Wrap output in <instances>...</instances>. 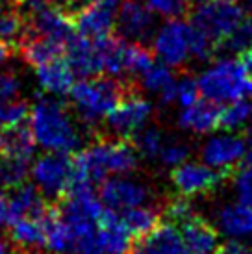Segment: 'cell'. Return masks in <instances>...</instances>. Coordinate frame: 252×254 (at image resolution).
I'll return each instance as SVG.
<instances>
[{
  "label": "cell",
  "instance_id": "26",
  "mask_svg": "<svg viewBox=\"0 0 252 254\" xmlns=\"http://www.w3.org/2000/svg\"><path fill=\"white\" fill-rule=\"evenodd\" d=\"M26 32V21L17 0H0V39L19 45Z\"/></svg>",
  "mask_w": 252,
  "mask_h": 254
},
{
  "label": "cell",
  "instance_id": "16",
  "mask_svg": "<svg viewBox=\"0 0 252 254\" xmlns=\"http://www.w3.org/2000/svg\"><path fill=\"white\" fill-rule=\"evenodd\" d=\"M182 238L188 254H221V236L215 226L200 215L182 223Z\"/></svg>",
  "mask_w": 252,
  "mask_h": 254
},
{
  "label": "cell",
  "instance_id": "45",
  "mask_svg": "<svg viewBox=\"0 0 252 254\" xmlns=\"http://www.w3.org/2000/svg\"><path fill=\"white\" fill-rule=\"evenodd\" d=\"M245 2H247V4H249V6L252 7V0H245Z\"/></svg>",
  "mask_w": 252,
  "mask_h": 254
},
{
  "label": "cell",
  "instance_id": "3",
  "mask_svg": "<svg viewBox=\"0 0 252 254\" xmlns=\"http://www.w3.org/2000/svg\"><path fill=\"white\" fill-rule=\"evenodd\" d=\"M132 91V85L119 78L93 76L72 84L69 99L82 123L93 127L100 119L108 117V113Z\"/></svg>",
  "mask_w": 252,
  "mask_h": 254
},
{
  "label": "cell",
  "instance_id": "41",
  "mask_svg": "<svg viewBox=\"0 0 252 254\" xmlns=\"http://www.w3.org/2000/svg\"><path fill=\"white\" fill-rule=\"evenodd\" d=\"M0 254H21V249L13 245V241L9 238H4L0 234Z\"/></svg>",
  "mask_w": 252,
  "mask_h": 254
},
{
  "label": "cell",
  "instance_id": "14",
  "mask_svg": "<svg viewBox=\"0 0 252 254\" xmlns=\"http://www.w3.org/2000/svg\"><path fill=\"white\" fill-rule=\"evenodd\" d=\"M119 0H91L78 13H74V28L84 37L110 36L117 21Z\"/></svg>",
  "mask_w": 252,
  "mask_h": 254
},
{
  "label": "cell",
  "instance_id": "42",
  "mask_svg": "<svg viewBox=\"0 0 252 254\" xmlns=\"http://www.w3.org/2000/svg\"><path fill=\"white\" fill-rule=\"evenodd\" d=\"M241 64H243V67L247 69V72L252 76V45L241 54Z\"/></svg>",
  "mask_w": 252,
  "mask_h": 254
},
{
  "label": "cell",
  "instance_id": "15",
  "mask_svg": "<svg viewBox=\"0 0 252 254\" xmlns=\"http://www.w3.org/2000/svg\"><path fill=\"white\" fill-rule=\"evenodd\" d=\"M132 254H188V251L176 225L161 223L133 243Z\"/></svg>",
  "mask_w": 252,
  "mask_h": 254
},
{
  "label": "cell",
  "instance_id": "29",
  "mask_svg": "<svg viewBox=\"0 0 252 254\" xmlns=\"http://www.w3.org/2000/svg\"><path fill=\"white\" fill-rule=\"evenodd\" d=\"M133 137H135L133 147H135V150L141 156H145V158H158L161 147L165 145V141H163V132L156 127L143 128Z\"/></svg>",
  "mask_w": 252,
  "mask_h": 254
},
{
  "label": "cell",
  "instance_id": "25",
  "mask_svg": "<svg viewBox=\"0 0 252 254\" xmlns=\"http://www.w3.org/2000/svg\"><path fill=\"white\" fill-rule=\"evenodd\" d=\"M7 232L13 245L22 251H39L45 247L47 241L43 217H21L19 221H15Z\"/></svg>",
  "mask_w": 252,
  "mask_h": 254
},
{
  "label": "cell",
  "instance_id": "28",
  "mask_svg": "<svg viewBox=\"0 0 252 254\" xmlns=\"http://www.w3.org/2000/svg\"><path fill=\"white\" fill-rule=\"evenodd\" d=\"M249 117H251V104L245 102V99L234 100L221 110L219 127L224 128L226 132H236V130L245 127Z\"/></svg>",
  "mask_w": 252,
  "mask_h": 254
},
{
  "label": "cell",
  "instance_id": "19",
  "mask_svg": "<svg viewBox=\"0 0 252 254\" xmlns=\"http://www.w3.org/2000/svg\"><path fill=\"white\" fill-rule=\"evenodd\" d=\"M221 108L211 100H196L195 104L184 108L178 115V125L193 134H210L219 128Z\"/></svg>",
  "mask_w": 252,
  "mask_h": 254
},
{
  "label": "cell",
  "instance_id": "37",
  "mask_svg": "<svg viewBox=\"0 0 252 254\" xmlns=\"http://www.w3.org/2000/svg\"><path fill=\"white\" fill-rule=\"evenodd\" d=\"M19 91H21L19 78L11 72H0V104L17 100L19 99Z\"/></svg>",
  "mask_w": 252,
  "mask_h": 254
},
{
  "label": "cell",
  "instance_id": "27",
  "mask_svg": "<svg viewBox=\"0 0 252 254\" xmlns=\"http://www.w3.org/2000/svg\"><path fill=\"white\" fill-rule=\"evenodd\" d=\"M161 215H163V212L158 210L156 206L143 204L123 212V221H125L126 228L132 232V236L141 238L160 225Z\"/></svg>",
  "mask_w": 252,
  "mask_h": 254
},
{
  "label": "cell",
  "instance_id": "7",
  "mask_svg": "<svg viewBox=\"0 0 252 254\" xmlns=\"http://www.w3.org/2000/svg\"><path fill=\"white\" fill-rule=\"evenodd\" d=\"M154 112L152 104L143 99L137 91L128 93L112 112L108 113V130L115 135V139L133 137L145 128L150 115Z\"/></svg>",
  "mask_w": 252,
  "mask_h": 254
},
{
  "label": "cell",
  "instance_id": "31",
  "mask_svg": "<svg viewBox=\"0 0 252 254\" xmlns=\"http://www.w3.org/2000/svg\"><path fill=\"white\" fill-rule=\"evenodd\" d=\"M252 45V15H245L239 26L234 30L230 37H226L221 47L232 54H243Z\"/></svg>",
  "mask_w": 252,
  "mask_h": 254
},
{
  "label": "cell",
  "instance_id": "11",
  "mask_svg": "<svg viewBox=\"0 0 252 254\" xmlns=\"http://www.w3.org/2000/svg\"><path fill=\"white\" fill-rule=\"evenodd\" d=\"M224 175L200 162H184L171 171V182L184 197L208 195L215 191L224 180Z\"/></svg>",
  "mask_w": 252,
  "mask_h": 254
},
{
  "label": "cell",
  "instance_id": "46",
  "mask_svg": "<svg viewBox=\"0 0 252 254\" xmlns=\"http://www.w3.org/2000/svg\"><path fill=\"white\" fill-rule=\"evenodd\" d=\"M193 2H196V4H200V2H204V0H193Z\"/></svg>",
  "mask_w": 252,
  "mask_h": 254
},
{
  "label": "cell",
  "instance_id": "48",
  "mask_svg": "<svg viewBox=\"0 0 252 254\" xmlns=\"http://www.w3.org/2000/svg\"><path fill=\"white\" fill-rule=\"evenodd\" d=\"M251 97H252V95H251ZM251 117H252V100H251Z\"/></svg>",
  "mask_w": 252,
  "mask_h": 254
},
{
  "label": "cell",
  "instance_id": "10",
  "mask_svg": "<svg viewBox=\"0 0 252 254\" xmlns=\"http://www.w3.org/2000/svg\"><path fill=\"white\" fill-rule=\"evenodd\" d=\"M150 198H152V191L148 186L125 175L108 177L100 184V200L106 208H110L113 212H126L135 206H143Z\"/></svg>",
  "mask_w": 252,
  "mask_h": 254
},
{
  "label": "cell",
  "instance_id": "33",
  "mask_svg": "<svg viewBox=\"0 0 252 254\" xmlns=\"http://www.w3.org/2000/svg\"><path fill=\"white\" fill-rule=\"evenodd\" d=\"M189 154H191V147L184 141H171L165 143L160 150V162L169 167V169H175L178 165H182L184 162H188Z\"/></svg>",
  "mask_w": 252,
  "mask_h": 254
},
{
  "label": "cell",
  "instance_id": "8",
  "mask_svg": "<svg viewBox=\"0 0 252 254\" xmlns=\"http://www.w3.org/2000/svg\"><path fill=\"white\" fill-rule=\"evenodd\" d=\"M247 147H249L247 139L239 134L226 132L213 135L200 147V160L228 178L239 163L243 162Z\"/></svg>",
  "mask_w": 252,
  "mask_h": 254
},
{
  "label": "cell",
  "instance_id": "17",
  "mask_svg": "<svg viewBox=\"0 0 252 254\" xmlns=\"http://www.w3.org/2000/svg\"><path fill=\"white\" fill-rule=\"evenodd\" d=\"M97 238L104 254H125L132 251L133 236L126 228L119 213L106 208L102 217L97 223Z\"/></svg>",
  "mask_w": 252,
  "mask_h": 254
},
{
  "label": "cell",
  "instance_id": "9",
  "mask_svg": "<svg viewBox=\"0 0 252 254\" xmlns=\"http://www.w3.org/2000/svg\"><path fill=\"white\" fill-rule=\"evenodd\" d=\"M154 54L167 67H182L189 54V24L180 19H169L152 37Z\"/></svg>",
  "mask_w": 252,
  "mask_h": 254
},
{
  "label": "cell",
  "instance_id": "34",
  "mask_svg": "<svg viewBox=\"0 0 252 254\" xmlns=\"http://www.w3.org/2000/svg\"><path fill=\"white\" fill-rule=\"evenodd\" d=\"M232 186L238 195V200L247 206H252V165H243L238 171H234Z\"/></svg>",
  "mask_w": 252,
  "mask_h": 254
},
{
  "label": "cell",
  "instance_id": "39",
  "mask_svg": "<svg viewBox=\"0 0 252 254\" xmlns=\"http://www.w3.org/2000/svg\"><path fill=\"white\" fill-rule=\"evenodd\" d=\"M221 254H251L249 245L239 238H228L221 247Z\"/></svg>",
  "mask_w": 252,
  "mask_h": 254
},
{
  "label": "cell",
  "instance_id": "12",
  "mask_svg": "<svg viewBox=\"0 0 252 254\" xmlns=\"http://www.w3.org/2000/svg\"><path fill=\"white\" fill-rule=\"evenodd\" d=\"M65 60L74 76L93 78L104 72L102 37L74 36L65 47Z\"/></svg>",
  "mask_w": 252,
  "mask_h": 254
},
{
  "label": "cell",
  "instance_id": "1",
  "mask_svg": "<svg viewBox=\"0 0 252 254\" xmlns=\"http://www.w3.org/2000/svg\"><path fill=\"white\" fill-rule=\"evenodd\" d=\"M139 163V152L128 139H97L72 158V184L104 182L112 175L132 173ZM70 184V186H72Z\"/></svg>",
  "mask_w": 252,
  "mask_h": 254
},
{
  "label": "cell",
  "instance_id": "49",
  "mask_svg": "<svg viewBox=\"0 0 252 254\" xmlns=\"http://www.w3.org/2000/svg\"><path fill=\"white\" fill-rule=\"evenodd\" d=\"M251 254H252V253H251Z\"/></svg>",
  "mask_w": 252,
  "mask_h": 254
},
{
  "label": "cell",
  "instance_id": "47",
  "mask_svg": "<svg viewBox=\"0 0 252 254\" xmlns=\"http://www.w3.org/2000/svg\"><path fill=\"white\" fill-rule=\"evenodd\" d=\"M22 2H26V0H17V4H22Z\"/></svg>",
  "mask_w": 252,
  "mask_h": 254
},
{
  "label": "cell",
  "instance_id": "44",
  "mask_svg": "<svg viewBox=\"0 0 252 254\" xmlns=\"http://www.w3.org/2000/svg\"><path fill=\"white\" fill-rule=\"evenodd\" d=\"M243 163H245V165H252V143H249V147H247V152H245V158H243Z\"/></svg>",
  "mask_w": 252,
  "mask_h": 254
},
{
  "label": "cell",
  "instance_id": "5",
  "mask_svg": "<svg viewBox=\"0 0 252 254\" xmlns=\"http://www.w3.org/2000/svg\"><path fill=\"white\" fill-rule=\"evenodd\" d=\"M32 180L35 188L50 204H58L69 191L74 175L72 156L69 152H54L49 150L47 154L39 156L32 165Z\"/></svg>",
  "mask_w": 252,
  "mask_h": 254
},
{
  "label": "cell",
  "instance_id": "40",
  "mask_svg": "<svg viewBox=\"0 0 252 254\" xmlns=\"http://www.w3.org/2000/svg\"><path fill=\"white\" fill-rule=\"evenodd\" d=\"M52 4H56L58 7H62L63 11L70 17H74V13H78L85 4H89L91 0H50Z\"/></svg>",
  "mask_w": 252,
  "mask_h": 254
},
{
  "label": "cell",
  "instance_id": "20",
  "mask_svg": "<svg viewBox=\"0 0 252 254\" xmlns=\"http://www.w3.org/2000/svg\"><path fill=\"white\" fill-rule=\"evenodd\" d=\"M35 71H37V82L45 93L56 97L69 95L70 87L74 84V72L67 64V60H63V56L35 67Z\"/></svg>",
  "mask_w": 252,
  "mask_h": 254
},
{
  "label": "cell",
  "instance_id": "36",
  "mask_svg": "<svg viewBox=\"0 0 252 254\" xmlns=\"http://www.w3.org/2000/svg\"><path fill=\"white\" fill-rule=\"evenodd\" d=\"M200 97V89H198V82L189 74H184L178 82H176V102L182 108H188L195 104Z\"/></svg>",
  "mask_w": 252,
  "mask_h": 254
},
{
  "label": "cell",
  "instance_id": "6",
  "mask_svg": "<svg viewBox=\"0 0 252 254\" xmlns=\"http://www.w3.org/2000/svg\"><path fill=\"white\" fill-rule=\"evenodd\" d=\"M245 17V9L234 0H204L193 9L191 24L200 28L213 41L221 43L234 34Z\"/></svg>",
  "mask_w": 252,
  "mask_h": 254
},
{
  "label": "cell",
  "instance_id": "23",
  "mask_svg": "<svg viewBox=\"0 0 252 254\" xmlns=\"http://www.w3.org/2000/svg\"><path fill=\"white\" fill-rule=\"evenodd\" d=\"M9 200L17 221L21 217H43L49 210L50 202L35 188V184H21L9 191Z\"/></svg>",
  "mask_w": 252,
  "mask_h": 254
},
{
  "label": "cell",
  "instance_id": "18",
  "mask_svg": "<svg viewBox=\"0 0 252 254\" xmlns=\"http://www.w3.org/2000/svg\"><path fill=\"white\" fill-rule=\"evenodd\" d=\"M35 152V139L28 127H0V156L13 162L30 163Z\"/></svg>",
  "mask_w": 252,
  "mask_h": 254
},
{
  "label": "cell",
  "instance_id": "43",
  "mask_svg": "<svg viewBox=\"0 0 252 254\" xmlns=\"http://www.w3.org/2000/svg\"><path fill=\"white\" fill-rule=\"evenodd\" d=\"M9 54H11V45H7L6 41L0 39V65L9 58Z\"/></svg>",
  "mask_w": 252,
  "mask_h": 254
},
{
  "label": "cell",
  "instance_id": "13",
  "mask_svg": "<svg viewBox=\"0 0 252 254\" xmlns=\"http://www.w3.org/2000/svg\"><path fill=\"white\" fill-rule=\"evenodd\" d=\"M115 26L123 39L143 43L154 32V13L143 0H123Z\"/></svg>",
  "mask_w": 252,
  "mask_h": 254
},
{
  "label": "cell",
  "instance_id": "32",
  "mask_svg": "<svg viewBox=\"0 0 252 254\" xmlns=\"http://www.w3.org/2000/svg\"><path fill=\"white\" fill-rule=\"evenodd\" d=\"M163 215L167 217V223H173V225H182L188 219H191L195 215V208L193 204L188 200V197H175L171 198L167 204L163 206Z\"/></svg>",
  "mask_w": 252,
  "mask_h": 254
},
{
  "label": "cell",
  "instance_id": "2",
  "mask_svg": "<svg viewBox=\"0 0 252 254\" xmlns=\"http://www.w3.org/2000/svg\"><path fill=\"white\" fill-rule=\"evenodd\" d=\"M30 130L37 145L54 152H72L80 147V132L72 125L67 108L58 99L39 97L30 108Z\"/></svg>",
  "mask_w": 252,
  "mask_h": 254
},
{
  "label": "cell",
  "instance_id": "30",
  "mask_svg": "<svg viewBox=\"0 0 252 254\" xmlns=\"http://www.w3.org/2000/svg\"><path fill=\"white\" fill-rule=\"evenodd\" d=\"M215 50H217V43L210 36H206L200 28H196L195 24L189 22V54L196 62H208L213 58Z\"/></svg>",
  "mask_w": 252,
  "mask_h": 254
},
{
  "label": "cell",
  "instance_id": "38",
  "mask_svg": "<svg viewBox=\"0 0 252 254\" xmlns=\"http://www.w3.org/2000/svg\"><path fill=\"white\" fill-rule=\"evenodd\" d=\"M15 221H17V215L11 208L9 193L4 188H0V230H9Z\"/></svg>",
  "mask_w": 252,
  "mask_h": 254
},
{
  "label": "cell",
  "instance_id": "22",
  "mask_svg": "<svg viewBox=\"0 0 252 254\" xmlns=\"http://www.w3.org/2000/svg\"><path fill=\"white\" fill-rule=\"evenodd\" d=\"M139 85L143 87V91L158 95L161 106L176 102V80L165 64H154L150 69H147L139 76Z\"/></svg>",
  "mask_w": 252,
  "mask_h": 254
},
{
  "label": "cell",
  "instance_id": "21",
  "mask_svg": "<svg viewBox=\"0 0 252 254\" xmlns=\"http://www.w3.org/2000/svg\"><path fill=\"white\" fill-rule=\"evenodd\" d=\"M217 230L226 238H247L252 234V206L243 202L224 204L217 212Z\"/></svg>",
  "mask_w": 252,
  "mask_h": 254
},
{
  "label": "cell",
  "instance_id": "24",
  "mask_svg": "<svg viewBox=\"0 0 252 254\" xmlns=\"http://www.w3.org/2000/svg\"><path fill=\"white\" fill-rule=\"evenodd\" d=\"M17 47H19L22 60L34 67H39L43 64H49L52 60L65 56V45L39 36H24Z\"/></svg>",
  "mask_w": 252,
  "mask_h": 254
},
{
  "label": "cell",
  "instance_id": "4",
  "mask_svg": "<svg viewBox=\"0 0 252 254\" xmlns=\"http://www.w3.org/2000/svg\"><path fill=\"white\" fill-rule=\"evenodd\" d=\"M196 82L200 95L215 104L234 102L252 95V76L243 64L234 58L217 60L202 71Z\"/></svg>",
  "mask_w": 252,
  "mask_h": 254
},
{
  "label": "cell",
  "instance_id": "35",
  "mask_svg": "<svg viewBox=\"0 0 252 254\" xmlns=\"http://www.w3.org/2000/svg\"><path fill=\"white\" fill-rule=\"evenodd\" d=\"M152 13L165 19H180L189 11L188 0H145Z\"/></svg>",
  "mask_w": 252,
  "mask_h": 254
}]
</instances>
